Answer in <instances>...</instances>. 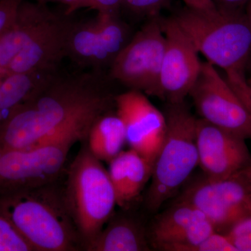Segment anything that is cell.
<instances>
[{"mask_svg":"<svg viewBox=\"0 0 251 251\" xmlns=\"http://www.w3.org/2000/svg\"><path fill=\"white\" fill-rule=\"evenodd\" d=\"M188 96L201 119L243 139H251L250 112L212 64L202 63Z\"/></svg>","mask_w":251,"mask_h":251,"instance_id":"cell-9","label":"cell"},{"mask_svg":"<svg viewBox=\"0 0 251 251\" xmlns=\"http://www.w3.org/2000/svg\"><path fill=\"white\" fill-rule=\"evenodd\" d=\"M110 97L92 74H57L0 128V150L25 149L87 137Z\"/></svg>","mask_w":251,"mask_h":251,"instance_id":"cell-1","label":"cell"},{"mask_svg":"<svg viewBox=\"0 0 251 251\" xmlns=\"http://www.w3.org/2000/svg\"><path fill=\"white\" fill-rule=\"evenodd\" d=\"M153 163L129 149L109 162V176L116 196L117 205L127 207L140 196L151 179Z\"/></svg>","mask_w":251,"mask_h":251,"instance_id":"cell-17","label":"cell"},{"mask_svg":"<svg viewBox=\"0 0 251 251\" xmlns=\"http://www.w3.org/2000/svg\"><path fill=\"white\" fill-rule=\"evenodd\" d=\"M37 1H41V2H46V1H50V0H36Z\"/></svg>","mask_w":251,"mask_h":251,"instance_id":"cell-34","label":"cell"},{"mask_svg":"<svg viewBox=\"0 0 251 251\" xmlns=\"http://www.w3.org/2000/svg\"><path fill=\"white\" fill-rule=\"evenodd\" d=\"M115 103L130 149L154 163L166 133L164 113L139 91L130 90L120 94Z\"/></svg>","mask_w":251,"mask_h":251,"instance_id":"cell-12","label":"cell"},{"mask_svg":"<svg viewBox=\"0 0 251 251\" xmlns=\"http://www.w3.org/2000/svg\"><path fill=\"white\" fill-rule=\"evenodd\" d=\"M70 15L54 13L34 39L10 62L5 75L38 70H55L67 57L68 39L74 21Z\"/></svg>","mask_w":251,"mask_h":251,"instance_id":"cell-15","label":"cell"},{"mask_svg":"<svg viewBox=\"0 0 251 251\" xmlns=\"http://www.w3.org/2000/svg\"><path fill=\"white\" fill-rule=\"evenodd\" d=\"M237 251H251V235L229 239Z\"/></svg>","mask_w":251,"mask_h":251,"instance_id":"cell-30","label":"cell"},{"mask_svg":"<svg viewBox=\"0 0 251 251\" xmlns=\"http://www.w3.org/2000/svg\"><path fill=\"white\" fill-rule=\"evenodd\" d=\"M5 76L4 72H3L2 69L0 68V81L2 80L3 77Z\"/></svg>","mask_w":251,"mask_h":251,"instance_id":"cell-33","label":"cell"},{"mask_svg":"<svg viewBox=\"0 0 251 251\" xmlns=\"http://www.w3.org/2000/svg\"><path fill=\"white\" fill-rule=\"evenodd\" d=\"M190 251H237L226 234L215 232L191 248Z\"/></svg>","mask_w":251,"mask_h":251,"instance_id":"cell-23","label":"cell"},{"mask_svg":"<svg viewBox=\"0 0 251 251\" xmlns=\"http://www.w3.org/2000/svg\"><path fill=\"white\" fill-rule=\"evenodd\" d=\"M68 176L64 200L85 247L112 217L116 196L108 171L88 147L77 153Z\"/></svg>","mask_w":251,"mask_h":251,"instance_id":"cell-5","label":"cell"},{"mask_svg":"<svg viewBox=\"0 0 251 251\" xmlns=\"http://www.w3.org/2000/svg\"><path fill=\"white\" fill-rule=\"evenodd\" d=\"M165 47L161 17L150 18L112 64V78L130 90L158 97Z\"/></svg>","mask_w":251,"mask_h":251,"instance_id":"cell-7","label":"cell"},{"mask_svg":"<svg viewBox=\"0 0 251 251\" xmlns=\"http://www.w3.org/2000/svg\"><path fill=\"white\" fill-rule=\"evenodd\" d=\"M226 80L232 86L238 97L240 98L251 114V92L248 88L246 77L235 76Z\"/></svg>","mask_w":251,"mask_h":251,"instance_id":"cell-25","label":"cell"},{"mask_svg":"<svg viewBox=\"0 0 251 251\" xmlns=\"http://www.w3.org/2000/svg\"><path fill=\"white\" fill-rule=\"evenodd\" d=\"M247 69L248 71H249V74H248L247 76L246 75V82H247L248 88H249V90H250L251 92V57L249 63H248ZM247 69H246V70H247Z\"/></svg>","mask_w":251,"mask_h":251,"instance_id":"cell-31","label":"cell"},{"mask_svg":"<svg viewBox=\"0 0 251 251\" xmlns=\"http://www.w3.org/2000/svg\"><path fill=\"white\" fill-rule=\"evenodd\" d=\"M186 7L202 11H209L216 9L212 0H182Z\"/></svg>","mask_w":251,"mask_h":251,"instance_id":"cell-29","label":"cell"},{"mask_svg":"<svg viewBox=\"0 0 251 251\" xmlns=\"http://www.w3.org/2000/svg\"><path fill=\"white\" fill-rule=\"evenodd\" d=\"M88 149L100 161L110 162L122 151L126 143L125 126L116 115H103L91 127Z\"/></svg>","mask_w":251,"mask_h":251,"instance_id":"cell-20","label":"cell"},{"mask_svg":"<svg viewBox=\"0 0 251 251\" xmlns=\"http://www.w3.org/2000/svg\"><path fill=\"white\" fill-rule=\"evenodd\" d=\"M166 128L163 143L153 163L151 184L147 193V207L151 212L159 210L199 166L196 123L186 101L166 103Z\"/></svg>","mask_w":251,"mask_h":251,"instance_id":"cell-4","label":"cell"},{"mask_svg":"<svg viewBox=\"0 0 251 251\" xmlns=\"http://www.w3.org/2000/svg\"><path fill=\"white\" fill-rule=\"evenodd\" d=\"M0 251H34L4 216L0 215Z\"/></svg>","mask_w":251,"mask_h":251,"instance_id":"cell-21","label":"cell"},{"mask_svg":"<svg viewBox=\"0 0 251 251\" xmlns=\"http://www.w3.org/2000/svg\"><path fill=\"white\" fill-rule=\"evenodd\" d=\"M93 9L98 13L119 14L122 7V0H92Z\"/></svg>","mask_w":251,"mask_h":251,"instance_id":"cell-26","label":"cell"},{"mask_svg":"<svg viewBox=\"0 0 251 251\" xmlns=\"http://www.w3.org/2000/svg\"><path fill=\"white\" fill-rule=\"evenodd\" d=\"M57 71L16 73L3 77L0 81V128L57 74Z\"/></svg>","mask_w":251,"mask_h":251,"instance_id":"cell-19","label":"cell"},{"mask_svg":"<svg viewBox=\"0 0 251 251\" xmlns=\"http://www.w3.org/2000/svg\"><path fill=\"white\" fill-rule=\"evenodd\" d=\"M51 184L0 197L4 216L34 251L78 250L82 242L64 196Z\"/></svg>","mask_w":251,"mask_h":251,"instance_id":"cell-2","label":"cell"},{"mask_svg":"<svg viewBox=\"0 0 251 251\" xmlns=\"http://www.w3.org/2000/svg\"><path fill=\"white\" fill-rule=\"evenodd\" d=\"M173 16L206 62L224 70L226 77L246 75L251 57V27L245 12L186 6Z\"/></svg>","mask_w":251,"mask_h":251,"instance_id":"cell-3","label":"cell"},{"mask_svg":"<svg viewBox=\"0 0 251 251\" xmlns=\"http://www.w3.org/2000/svg\"><path fill=\"white\" fill-rule=\"evenodd\" d=\"M246 7H247V10H246L245 12L246 16H247L248 21H249V24H250L251 27V0L249 1Z\"/></svg>","mask_w":251,"mask_h":251,"instance_id":"cell-32","label":"cell"},{"mask_svg":"<svg viewBox=\"0 0 251 251\" xmlns=\"http://www.w3.org/2000/svg\"><path fill=\"white\" fill-rule=\"evenodd\" d=\"M84 247L89 251L151 250L148 230L138 221L126 216H112L106 226Z\"/></svg>","mask_w":251,"mask_h":251,"instance_id":"cell-18","label":"cell"},{"mask_svg":"<svg viewBox=\"0 0 251 251\" xmlns=\"http://www.w3.org/2000/svg\"><path fill=\"white\" fill-rule=\"evenodd\" d=\"M214 226L196 207L176 202L155 217L148 230L151 249L163 251H190L215 232Z\"/></svg>","mask_w":251,"mask_h":251,"instance_id":"cell-14","label":"cell"},{"mask_svg":"<svg viewBox=\"0 0 251 251\" xmlns=\"http://www.w3.org/2000/svg\"><path fill=\"white\" fill-rule=\"evenodd\" d=\"M54 13L46 2L21 1L14 22L0 37V68L4 74L10 62L34 39Z\"/></svg>","mask_w":251,"mask_h":251,"instance_id":"cell-16","label":"cell"},{"mask_svg":"<svg viewBox=\"0 0 251 251\" xmlns=\"http://www.w3.org/2000/svg\"><path fill=\"white\" fill-rule=\"evenodd\" d=\"M132 36L129 26L119 14L98 13L92 19L74 23L67 56L82 67L110 68Z\"/></svg>","mask_w":251,"mask_h":251,"instance_id":"cell-10","label":"cell"},{"mask_svg":"<svg viewBox=\"0 0 251 251\" xmlns=\"http://www.w3.org/2000/svg\"><path fill=\"white\" fill-rule=\"evenodd\" d=\"M216 9L223 11H243L250 0H212Z\"/></svg>","mask_w":251,"mask_h":251,"instance_id":"cell-27","label":"cell"},{"mask_svg":"<svg viewBox=\"0 0 251 251\" xmlns=\"http://www.w3.org/2000/svg\"><path fill=\"white\" fill-rule=\"evenodd\" d=\"M77 140H59L25 149L0 150V197L52 184Z\"/></svg>","mask_w":251,"mask_h":251,"instance_id":"cell-6","label":"cell"},{"mask_svg":"<svg viewBox=\"0 0 251 251\" xmlns=\"http://www.w3.org/2000/svg\"><path fill=\"white\" fill-rule=\"evenodd\" d=\"M241 173H242V172H241ZM243 174H244V173H243ZM244 175H245V174H244ZM246 175V176H247L248 177L251 178V175Z\"/></svg>","mask_w":251,"mask_h":251,"instance_id":"cell-35","label":"cell"},{"mask_svg":"<svg viewBox=\"0 0 251 251\" xmlns=\"http://www.w3.org/2000/svg\"><path fill=\"white\" fill-rule=\"evenodd\" d=\"M166 47L160 74L157 98L166 103L185 100L197 80L202 62L189 38L173 16L161 18Z\"/></svg>","mask_w":251,"mask_h":251,"instance_id":"cell-11","label":"cell"},{"mask_svg":"<svg viewBox=\"0 0 251 251\" xmlns=\"http://www.w3.org/2000/svg\"><path fill=\"white\" fill-rule=\"evenodd\" d=\"M171 2V0H122V7L133 14L150 19L160 16V13Z\"/></svg>","mask_w":251,"mask_h":251,"instance_id":"cell-22","label":"cell"},{"mask_svg":"<svg viewBox=\"0 0 251 251\" xmlns=\"http://www.w3.org/2000/svg\"><path fill=\"white\" fill-rule=\"evenodd\" d=\"M23 0H0V37L14 22Z\"/></svg>","mask_w":251,"mask_h":251,"instance_id":"cell-24","label":"cell"},{"mask_svg":"<svg viewBox=\"0 0 251 251\" xmlns=\"http://www.w3.org/2000/svg\"><path fill=\"white\" fill-rule=\"evenodd\" d=\"M196 143L199 166L209 179H227L251 164L246 140L197 119Z\"/></svg>","mask_w":251,"mask_h":251,"instance_id":"cell-13","label":"cell"},{"mask_svg":"<svg viewBox=\"0 0 251 251\" xmlns=\"http://www.w3.org/2000/svg\"><path fill=\"white\" fill-rule=\"evenodd\" d=\"M177 202L196 207L216 232L225 234L238 221L251 214V179L241 172L221 180L204 176L188 184Z\"/></svg>","mask_w":251,"mask_h":251,"instance_id":"cell-8","label":"cell"},{"mask_svg":"<svg viewBox=\"0 0 251 251\" xmlns=\"http://www.w3.org/2000/svg\"><path fill=\"white\" fill-rule=\"evenodd\" d=\"M59 1L67 6V14L71 15L77 10L89 8L93 9L92 0H54Z\"/></svg>","mask_w":251,"mask_h":251,"instance_id":"cell-28","label":"cell"}]
</instances>
